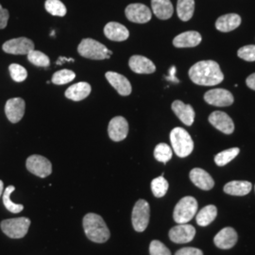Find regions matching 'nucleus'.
Wrapping results in <instances>:
<instances>
[{
    "instance_id": "obj_22",
    "label": "nucleus",
    "mask_w": 255,
    "mask_h": 255,
    "mask_svg": "<svg viewBox=\"0 0 255 255\" xmlns=\"http://www.w3.org/2000/svg\"><path fill=\"white\" fill-rule=\"evenodd\" d=\"M201 42V35L198 31H185L175 37L173 40L174 46L183 47H195L199 46Z\"/></svg>"
},
{
    "instance_id": "obj_3",
    "label": "nucleus",
    "mask_w": 255,
    "mask_h": 255,
    "mask_svg": "<svg viewBox=\"0 0 255 255\" xmlns=\"http://www.w3.org/2000/svg\"><path fill=\"white\" fill-rule=\"evenodd\" d=\"M79 54L91 60H105L110 59L113 52L100 42L86 38L83 39L78 46Z\"/></svg>"
},
{
    "instance_id": "obj_28",
    "label": "nucleus",
    "mask_w": 255,
    "mask_h": 255,
    "mask_svg": "<svg viewBox=\"0 0 255 255\" xmlns=\"http://www.w3.org/2000/svg\"><path fill=\"white\" fill-rule=\"evenodd\" d=\"M195 10L194 0H178L177 13L182 21H188L192 18Z\"/></svg>"
},
{
    "instance_id": "obj_44",
    "label": "nucleus",
    "mask_w": 255,
    "mask_h": 255,
    "mask_svg": "<svg viewBox=\"0 0 255 255\" xmlns=\"http://www.w3.org/2000/svg\"><path fill=\"white\" fill-rule=\"evenodd\" d=\"M3 187H4V183L0 180V197H1L2 193H3Z\"/></svg>"
},
{
    "instance_id": "obj_13",
    "label": "nucleus",
    "mask_w": 255,
    "mask_h": 255,
    "mask_svg": "<svg viewBox=\"0 0 255 255\" xmlns=\"http://www.w3.org/2000/svg\"><path fill=\"white\" fill-rule=\"evenodd\" d=\"M209 122L221 132L225 134H231L235 130V124L233 119L224 112L216 111L210 115Z\"/></svg>"
},
{
    "instance_id": "obj_4",
    "label": "nucleus",
    "mask_w": 255,
    "mask_h": 255,
    "mask_svg": "<svg viewBox=\"0 0 255 255\" xmlns=\"http://www.w3.org/2000/svg\"><path fill=\"white\" fill-rule=\"evenodd\" d=\"M170 141L175 153L181 158L191 154L194 148V142L190 134L182 128L177 127L170 132Z\"/></svg>"
},
{
    "instance_id": "obj_1",
    "label": "nucleus",
    "mask_w": 255,
    "mask_h": 255,
    "mask_svg": "<svg viewBox=\"0 0 255 255\" xmlns=\"http://www.w3.org/2000/svg\"><path fill=\"white\" fill-rule=\"evenodd\" d=\"M192 82L198 85L214 86L224 80L219 64L215 61H201L194 64L189 69Z\"/></svg>"
},
{
    "instance_id": "obj_30",
    "label": "nucleus",
    "mask_w": 255,
    "mask_h": 255,
    "mask_svg": "<svg viewBox=\"0 0 255 255\" xmlns=\"http://www.w3.org/2000/svg\"><path fill=\"white\" fill-rule=\"evenodd\" d=\"M239 152H240V149L238 147L229 148L216 155L215 162L219 166H223L230 163L231 161H233L237 155L239 154Z\"/></svg>"
},
{
    "instance_id": "obj_39",
    "label": "nucleus",
    "mask_w": 255,
    "mask_h": 255,
    "mask_svg": "<svg viewBox=\"0 0 255 255\" xmlns=\"http://www.w3.org/2000/svg\"><path fill=\"white\" fill-rule=\"evenodd\" d=\"M175 255H203V253L197 248L187 247V248H182L181 250H179Z\"/></svg>"
},
{
    "instance_id": "obj_9",
    "label": "nucleus",
    "mask_w": 255,
    "mask_h": 255,
    "mask_svg": "<svg viewBox=\"0 0 255 255\" xmlns=\"http://www.w3.org/2000/svg\"><path fill=\"white\" fill-rule=\"evenodd\" d=\"M2 48L9 54L27 55L34 49V43L28 38L20 37L7 41Z\"/></svg>"
},
{
    "instance_id": "obj_14",
    "label": "nucleus",
    "mask_w": 255,
    "mask_h": 255,
    "mask_svg": "<svg viewBox=\"0 0 255 255\" xmlns=\"http://www.w3.org/2000/svg\"><path fill=\"white\" fill-rule=\"evenodd\" d=\"M128 132V121L123 117H116L110 121L108 126L109 136L115 142L124 140Z\"/></svg>"
},
{
    "instance_id": "obj_29",
    "label": "nucleus",
    "mask_w": 255,
    "mask_h": 255,
    "mask_svg": "<svg viewBox=\"0 0 255 255\" xmlns=\"http://www.w3.org/2000/svg\"><path fill=\"white\" fill-rule=\"evenodd\" d=\"M14 190H15V187L13 185H9L5 189L4 194H3V203L8 211L13 213V214H18L24 209V205L16 204L10 200V195Z\"/></svg>"
},
{
    "instance_id": "obj_10",
    "label": "nucleus",
    "mask_w": 255,
    "mask_h": 255,
    "mask_svg": "<svg viewBox=\"0 0 255 255\" xmlns=\"http://www.w3.org/2000/svg\"><path fill=\"white\" fill-rule=\"evenodd\" d=\"M204 101L217 107H227L234 103V96L226 89H212L204 95Z\"/></svg>"
},
{
    "instance_id": "obj_21",
    "label": "nucleus",
    "mask_w": 255,
    "mask_h": 255,
    "mask_svg": "<svg viewBox=\"0 0 255 255\" xmlns=\"http://www.w3.org/2000/svg\"><path fill=\"white\" fill-rule=\"evenodd\" d=\"M104 34L111 41L122 42L127 40L129 32L127 27L118 22H110L104 27Z\"/></svg>"
},
{
    "instance_id": "obj_17",
    "label": "nucleus",
    "mask_w": 255,
    "mask_h": 255,
    "mask_svg": "<svg viewBox=\"0 0 255 255\" xmlns=\"http://www.w3.org/2000/svg\"><path fill=\"white\" fill-rule=\"evenodd\" d=\"M105 77L110 84L121 96H128L131 93V85L126 77L117 72L109 71L105 74Z\"/></svg>"
},
{
    "instance_id": "obj_11",
    "label": "nucleus",
    "mask_w": 255,
    "mask_h": 255,
    "mask_svg": "<svg viewBox=\"0 0 255 255\" xmlns=\"http://www.w3.org/2000/svg\"><path fill=\"white\" fill-rule=\"evenodd\" d=\"M127 18L133 23L144 24L151 19V10L141 3L129 4L125 9Z\"/></svg>"
},
{
    "instance_id": "obj_31",
    "label": "nucleus",
    "mask_w": 255,
    "mask_h": 255,
    "mask_svg": "<svg viewBox=\"0 0 255 255\" xmlns=\"http://www.w3.org/2000/svg\"><path fill=\"white\" fill-rule=\"evenodd\" d=\"M46 11L54 16L63 17L66 14V7L60 0H46L45 3Z\"/></svg>"
},
{
    "instance_id": "obj_26",
    "label": "nucleus",
    "mask_w": 255,
    "mask_h": 255,
    "mask_svg": "<svg viewBox=\"0 0 255 255\" xmlns=\"http://www.w3.org/2000/svg\"><path fill=\"white\" fill-rule=\"evenodd\" d=\"M253 184L247 181H233L225 184L223 190L233 196H246L252 191Z\"/></svg>"
},
{
    "instance_id": "obj_33",
    "label": "nucleus",
    "mask_w": 255,
    "mask_h": 255,
    "mask_svg": "<svg viewBox=\"0 0 255 255\" xmlns=\"http://www.w3.org/2000/svg\"><path fill=\"white\" fill-rule=\"evenodd\" d=\"M151 190L156 198L164 197L168 190V182L164 179V176H160L152 180Z\"/></svg>"
},
{
    "instance_id": "obj_25",
    "label": "nucleus",
    "mask_w": 255,
    "mask_h": 255,
    "mask_svg": "<svg viewBox=\"0 0 255 255\" xmlns=\"http://www.w3.org/2000/svg\"><path fill=\"white\" fill-rule=\"evenodd\" d=\"M151 8L159 19L167 20L173 14V5L170 0H151Z\"/></svg>"
},
{
    "instance_id": "obj_41",
    "label": "nucleus",
    "mask_w": 255,
    "mask_h": 255,
    "mask_svg": "<svg viewBox=\"0 0 255 255\" xmlns=\"http://www.w3.org/2000/svg\"><path fill=\"white\" fill-rule=\"evenodd\" d=\"M246 83L248 87L255 91V73L252 74L247 78Z\"/></svg>"
},
{
    "instance_id": "obj_12",
    "label": "nucleus",
    "mask_w": 255,
    "mask_h": 255,
    "mask_svg": "<svg viewBox=\"0 0 255 255\" xmlns=\"http://www.w3.org/2000/svg\"><path fill=\"white\" fill-rule=\"evenodd\" d=\"M196 236V229L187 223L179 224L169 231L170 240L177 244L191 242Z\"/></svg>"
},
{
    "instance_id": "obj_35",
    "label": "nucleus",
    "mask_w": 255,
    "mask_h": 255,
    "mask_svg": "<svg viewBox=\"0 0 255 255\" xmlns=\"http://www.w3.org/2000/svg\"><path fill=\"white\" fill-rule=\"evenodd\" d=\"M75 77H76V74L74 73L72 70L63 69L55 72L54 75L52 76L51 82L56 85H63V84L72 82Z\"/></svg>"
},
{
    "instance_id": "obj_19",
    "label": "nucleus",
    "mask_w": 255,
    "mask_h": 255,
    "mask_svg": "<svg viewBox=\"0 0 255 255\" xmlns=\"http://www.w3.org/2000/svg\"><path fill=\"white\" fill-rule=\"evenodd\" d=\"M171 108L173 110L174 114L183 124L186 126H191L195 120V111L192 108L191 105L184 104L181 101H175L172 103Z\"/></svg>"
},
{
    "instance_id": "obj_20",
    "label": "nucleus",
    "mask_w": 255,
    "mask_h": 255,
    "mask_svg": "<svg viewBox=\"0 0 255 255\" xmlns=\"http://www.w3.org/2000/svg\"><path fill=\"white\" fill-rule=\"evenodd\" d=\"M189 177L191 182L202 190H211L215 185V182L210 174L201 168L192 169Z\"/></svg>"
},
{
    "instance_id": "obj_23",
    "label": "nucleus",
    "mask_w": 255,
    "mask_h": 255,
    "mask_svg": "<svg viewBox=\"0 0 255 255\" xmlns=\"http://www.w3.org/2000/svg\"><path fill=\"white\" fill-rule=\"evenodd\" d=\"M91 93V85L87 82H78L71 85L65 93V97L74 101H81L86 99Z\"/></svg>"
},
{
    "instance_id": "obj_6",
    "label": "nucleus",
    "mask_w": 255,
    "mask_h": 255,
    "mask_svg": "<svg viewBox=\"0 0 255 255\" xmlns=\"http://www.w3.org/2000/svg\"><path fill=\"white\" fill-rule=\"evenodd\" d=\"M2 232L10 238H22L27 234L30 226V220L22 217L17 219H5L1 222Z\"/></svg>"
},
{
    "instance_id": "obj_5",
    "label": "nucleus",
    "mask_w": 255,
    "mask_h": 255,
    "mask_svg": "<svg viewBox=\"0 0 255 255\" xmlns=\"http://www.w3.org/2000/svg\"><path fill=\"white\" fill-rule=\"evenodd\" d=\"M198 210V201L193 197H184L174 208V220L178 224L187 223L191 220Z\"/></svg>"
},
{
    "instance_id": "obj_37",
    "label": "nucleus",
    "mask_w": 255,
    "mask_h": 255,
    "mask_svg": "<svg viewBox=\"0 0 255 255\" xmlns=\"http://www.w3.org/2000/svg\"><path fill=\"white\" fill-rule=\"evenodd\" d=\"M237 55L239 58L245 60L247 62H255V45H249L239 48L237 51Z\"/></svg>"
},
{
    "instance_id": "obj_32",
    "label": "nucleus",
    "mask_w": 255,
    "mask_h": 255,
    "mask_svg": "<svg viewBox=\"0 0 255 255\" xmlns=\"http://www.w3.org/2000/svg\"><path fill=\"white\" fill-rule=\"evenodd\" d=\"M155 159L161 163H167L172 158V149L165 143L158 144L154 149Z\"/></svg>"
},
{
    "instance_id": "obj_38",
    "label": "nucleus",
    "mask_w": 255,
    "mask_h": 255,
    "mask_svg": "<svg viewBox=\"0 0 255 255\" xmlns=\"http://www.w3.org/2000/svg\"><path fill=\"white\" fill-rule=\"evenodd\" d=\"M150 255H171L170 251L162 242L153 240L149 245Z\"/></svg>"
},
{
    "instance_id": "obj_27",
    "label": "nucleus",
    "mask_w": 255,
    "mask_h": 255,
    "mask_svg": "<svg viewBox=\"0 0 255 255\" xmlns=\"http://www.w3.org/2000/svg\"><path fill=\"white\" fill-rule=\"evenodd\" d=\"M217 216H218L217 207L215 205H207L198 213L196 220L200 226L205 227L211 224L216 219Z\"/></svg>"
},
{
    "instance_id": "obj_7",
    "label": "nucleus",
    "mask_w": 255,
    "mask_h": 255,
    "mask_svg": "<svg viewBox=\"0 0 255 255\" xmlns=\"http://www.w3.org/2000/svg\"><path fill=\"white\" fill-rule=\"evenodd\" d=\"M150 209L149 204L145 200H139L135 203L132 214H131V222L134 230L138 233H142L146 230L149 222Z\"/></svg>"
},
{
    "instance_id": "obj_45",
    "label": "nucleus",
    "mask_w": 255,
    "mask_h": 255,
    "mask_svg": "<svg viewBox=\"0 0 255 255\" xmlns=\"http://www.w3.org/2000/svg\"></svg>"
},
{
    "instance_id": "obj_40",
    "label": "nucleus",
    "mask_w": 255,
    "mask_h": 255,
    "mask_svg": "<svg viewBox=\"0 0 255 255\" xmlns=\"http://www.w3.org/2000/svg\"><path fill=\"white\" fill-rule=\"evenodd\" d=\"M9 17V14L8 9H4L0 5V29H3V28L7 27Z\"/></svg>"
},
{
    "instance_id": "obj_15",
    "label": "nucleus",
    "mask_w": 255,
    "mask_h": 255,
    "mask_svg": "<svg viewBox=\"0 0 255 255\" xmlns=\"http://www.w3.org/2000/svg\"><path fill=\"white\" fill-rule=\"evenodd\" d=\"M26 103L21 98L10 99L5 105V114L11 123H17L25 115Z\"/></svg>"
},
{
    "instance_id": "obj_43",
    "label": "nucleus",
    "mask_w": 255,
    "mask_h": 255,
    "mask_svg": "<svg viewBox=\"0 0 255 255\" xmlns=\"http://www.w3.org/2000/svg\"><path fill=\"white\" fill-rule=\"evenodd\" d=\"M64 62H74V60L73 59H67V58H64V57H60L58 62H57V64L62 65Z\"/></svg>"
},
{
    "instance_id": "obj_34",
    "label": "nucleus",
    "mask_w": 255,
    "mask_h": 255,
    "mask_svg": "<svg viewBox=\"0 0 255 255\" xmlns=\"http://www.w3.org/2000/svg\"><path fill=\"white\" fill-rule=\"evenodd\" d=\"M27 56V60L34 65L40 67H47L50 64V60L45 53L37 50H31Z\"/></svg>"
},
{
    "instance_id": "obj_36",
    "label": "nucleus",
    "mask_w": 255,
    "mask_h": 255,
    "mask_svg": "<svg viewBox=\"0 0 255 255\" xmlns=\"http://www.w3.org/2000/svg\"><path fill=\"white\" fill-rule=\"evenodd\" d=\"M9 70L10 77L14 82H24L27 78V69L20 64H10L9 66Z\"/></svg>"
},
{
    "instance_id": "obj_16",
    "label": "nucleus",
    "mask_w": 255,
    "mask_h": 255,
    "mask_svg": "<svg viewBox=\"0 0 255 255\" xmlns=\"http://www.w3.org/2000/svg\"><path fill=\"white\" fill-rule=\"evenodd\" d=\"M128 65L129 68L137 74H152L156 70L155 64L149 59L141 55L131 56Z\"/></svg>"
},
{
    "instance_id": "obj_18",
    "label": "nucleus",
    "mask_w": 255,
    "mask_h": 255,
    "mask_svg": "<svg viewBox=\"0 0 255 255\" xmlns=\"http://www.w3.org/2000/svg\"><path fill=\"white\" fill-rule=\"evenodd\" d=\"M214 242L216 246L222 250H229L233 248L237 242L236 230L231 227L222 229L214 238Z\"/></svg>"
},
{
    "instance_id": "obj_24",
    "label": "nucleus",
    "mask_w": 255,
    "mask_h": 255,
    "mask_svg": "<svg viewBox=\"0 0 255 255\" xmlns=\"http://www.w3.org/2000/svg\"><path fill=\"white\" fill-rule=\"evenodd\" d=\"M241 24V17L237 13H229L220 16L216 22L217 29L221 32H229L236 29Z\"/></svg>"
},
{
    "instance_id": "obj_2",
    "label": "nucleus",
    "mask_w": 255,
    "mask_h": 255,
    "mask_svg": "<svg viewBox=\"0 0 255 255\" xmlns=\"http://www.w3.org/2000/svg\"><path fill=\"white\" fill-rule=\"evenodd\" d=\"M82 226L86 237L95 243H105L109 240L110 230L101 216L90 213L82 220Z\"/></svg>"
},
{
    "instance_id": "obj_42",
    "label": "nucleus",
    "mask_w": 255,
    "mask_h": 255,
    "mask_svg": "<svg viewBox=\"0 0 255 255\" xmlns=\"http://www.w3.org/2000/svg\"><path fill=\"white\" fill-rule=\"evenodd\" d=\"M175 72H176V67L172 66L170 71H169V77H166V79H168L169 81H172V82H179L177 78L175 77Z\"/></svg>"
},
{
    "instance_id": "obj_8",
    "label": "nucleus",
    "mask_w": 255,
    "mask_h": 255,
    "mask_svg": "<svg viewBox=\"0 0 255 255\" xmlns=\"http://www.w3.org/2000/svg\"><path fill=\"white\" fill-rule=\"evenodd\" d=\"M26 166L30 173L40 178H46L52 172V164L46 157L41 155H31L27 159Z\"/></svg>"
}]
</instances>
